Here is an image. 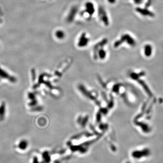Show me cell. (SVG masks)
Here are the masks:
<instances>
[{
  "instance_id": "1",
  "label": "cell",
  "mask_w": 163,
  "mask_h": 163,
  "mask_svg": "<svg viewBox=\"0 0 163 163\" xmlns=\"http://www.w3.org/2000/svg\"><path fill=\"white\" fill-rule=\"evenodd\" d=\"M95 11V9L93 3L91 2H87L84 6V11H83L84 14H85V16H87V18L90 17L94 14Z\"/></svg>"
},
{
  "instance_id": "2",
  "label": "cell",
  "mask_w": 163,
  "mask_h": 163,
  "mask_svg": "<svg viewBox=\"0 0 163 163\" xmlns=\"http://www.w3.org/2000/svg\"><path fill=\"white\" fill-rule=\"evenodd\" d=\"M90 39L87 34L83 33L80 35L78 39V44L79 46H84L88 44Z\"/></svg>"
},
{
  "instance_id": "3",
  "label": "cell",
  "mask_w": 163,
  "mask_h": 163,
  "mask_svg": "<svg viewBox=\"0 0 163 163\" xmlns=\"http://www.w3.org/2000/svg\"><path fill=\"white\" fill-rule=\"evenodd\" d=\"M28 147V142L27 141L23 140L21 141H20L19 144H18V149H19V150L24 151L26 150Z\"/></svg>"
},
{
  "instance_id": "4",
  "label": "cell",
  "mask_w": 163,
  "mask_h": 163,
  "mask_svg": "<svg viewBox=\"0 0 163 163\" xmlns=\"http://www.w3.org/2000/svg\"><path fill=\"white\" fill-rule=\"evenodd\" d=\"M55 36L58 39H63L65 37V33L63 30H58L56 31Z\"/></svg>"
},
{
  "instance_id": "5",
  "label": "cell",
  "mask_w": 163,
  "mask_h": 163,
  "mask_svg": "<svg viewBox=\"0 0 163 163\" xmlns=\"http://www.w3.org/2000/svg\"><path fill=\"white\" fill-rule=\"evenodd\" d=\"M5 72H3V71L0 69V74L2 76V77H7V74L6 73H4Z\"/></svg>"
},
{
  "instance_id": "6",
  "label": "cell",
  "mask_w": 163,
  "mask_h": 163,
  "mask_svg": "<svg viewBox=\"0 0 163 163\" xmlns=\"http://www.w3.org/2000/svg\"><path fill=\"white\" fill-rule=\"evenodd\" d=\"M116 0H107V1L109 3L111 4L115 3Z\"/></svg>"
}]
</instances>
